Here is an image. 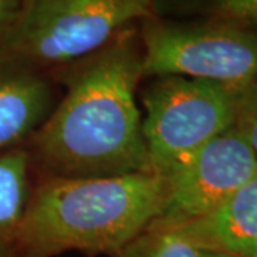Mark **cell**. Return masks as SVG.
<instances>
[{
	"label": "cell",
	"mask_w": 257,
	"mask_h": 257,
	"mask_svg": "<svg viewBox=\"0 0 257 257\" xmlns=\"http://www.w3.org/2000/svg\"><path fill=\"white\" fill-rule=\"evenodd\" d=\"M253 257H257V251H256V253H254V254H253Z\"/></svg>",
	"instance_id": "obj_15"
},
{
	"label": "cell",
	"mask_w": 257,
	"mask_h": 257,
	"mask_svg": "<svg viewBox=\"0 0 257 257\" xmlns=\"http://www.w3.org/2000/svg\"><path fill=\"white\" fill-rule=\"evenodd\" d=\"M0 257H15V256H12V254H0Z\"/></svg>",
	"instance_id": "obj_14"
},
{
	"label": "cell",
	"mask_w": 257,
	"mask_h": 257,
	"mask_svg": "<svg viewBox=\"0 0 257 257\" xmlns=\"http://www.w3.org/2000/svg\"><path fill=\"white\" fill-rule=\"evenodd\" d=\"M166 193V179L155 173L36 177L13 254L114 256L156 220Z\"/></svg>",
	"instance_id": "obj_2"
},
{
	"label": "cell",
	"mask_w": 257,
	"mask_h": 257,
	"mask_svg": "<svg viewBox=\"0 0 257 257\" xmlns=\"http://www.w3.org/2000/svg\"><path fill=\"white\" fill-rule=\"evenodd\" d=\"M143 80L183 76L240 86L257 80V32L211 19L139 25Z\"/></svg>",
	"instance_id": "obj_5"
},
{
	"label": "cell",
	"mask_w": 257,
	"mask_h": 257,
	"mask_svg": "<svg viewBox=\"0 0 257 257\" xmlns=\"http://www.w3.org/2000/svg\"><path fill=\"white\" fill-rule=\"evenodd\" d=\"M111 257H230L193 247L167 230L146 229Z\"/></svg>",
	"instance_id": "obj_11"
},
{
	"label": "cell",
	"mask_w": 257,
	"mask_h": 257,
	"mask_svg": "<svg viewBox=\"0 0 257 257\" xmlns=\"http://www.w3.org/2000/svg\"><path fill=\"white\" fill-rule=\"evenodd\" d=\"M36 180L28 147L0 155V254H13Z\"/></svg>",
	"instance_id": "obj_9"
},
{
	"label": "cell",
	"mask_w": 257,
	"mask_h": 257,
	"mask_svg": "<svg viewBox=\"0 0 257 257\" xmlns=\"http://www.w3.org/2000/svg\"><path fill=\"white\" fill-rule=\"evenodd\" d=\"M53 76L63 93L26 146L36 177L153 173L138 106L143 80L139 26Z\"/></svg>",
	"instance_id": "obj_1"
},
{
	"label": "cell",
	"mask_w": 257,
	"mask_h": 257,
	"mask_svg": "<svg viewBox=\"0 0 257 257\" xmlns=\"http://www.w3.org/2000/svg\"><path fill=\"white\" fill-rule=\"evenodd\" d=\"M256 170V155L234 128H229L165 177V206L147 229H172L209 213Z\"/></svg>",
	"instance_id": "obj_6"
},
{
	"label": "cell",
	"mask_w": 257,
	"mask_h": 257,
	"mask_svg": "<svg viewBox=\"0 0 257 257\" xmlns=\"http://www.w3.org/2000/svg\"><path fill=\"white\" fill-rule=\"evenodd\" d=\"M53 74L0 53V155L26 147L60 94Z\"/></svg>",
	"instance_id": "obj_7"
},
{
	"label": "cell",
	"mask_w": 257,
	"mask_h": 257,
	"mask_svg": "<svg viewBox=\"0 0 257 257\" xmlns=\"http://www.w3.org/2000/svg\"><path fill=\"white\" fill-rule=\"evenodd\" d=\"M162 10L193 19H211L257 32V0H157Z\"/></svg>",
	"instance_id": "obj_10"
},
{
	"label": "cell",
	"mask_w": 257,
	"mask_h": 257,
	"mask_svg": "<svg viewBox=\"0 0 257 257\" xmlns=\"http://www.w3.org/2000/svg\"><path fill=\"white\" fill-rule=\"evenodd\" d=\"M233 128L257 157V80L239 86Z\"/></svg>",
	"instance_id": "obj_12"
},
{
	"label": "cell",
	"mask_w": 257,
	"mask_h": 257,
	"mask_svg": "<svg viewBox=\"0 0 257 257\" xmlns=\"http://www.w3.org/2000/svg\"><path fill=\"white\" fill-rule=\"evenodd\" d=\"M237 90L239 86L183 76L152 77L139 90L152 172L167 177L211 139L233 127Z\"/></svg>",
	"instance_id": "obj_4"
},
{
	"label": "cell",
	"mask_w": 257,
	"mask_h": 257,
	"mask_svg": "<svg viewBox=\"0 0 257 257\" xmlns=\"http://www.w3.org/2000/svg\"><path fill=\"white\" fill-rule=\"evenodd\" d=\"M156 16L157 0H23L0 53L53 74Z\"/></svg>",
	"instance_id": "obj_3"
},
{
	"label": "cell",
	"mask_w": 257,
	"mask_h": 257,
	"mask_svg": "<svg viewBox=\"0 0 257 257\" xmlns=\"http://www.w3.org/2000/svg\"><path fill=\"white\" fill-rule=\"evenodd\" d=\"M22 3L23 0H0V40L8 33L15 19L18 18Z\"/></svg>",
	"instance_id": "obj_13"
},
{
	"label": "cell",
	"mask_w": 257,
	"mask_h": 257,
	"mask_svg": "<svg viewBox=\"0 0 257 257\" xmlns=\"http://www.w3.org/2000/svg\"><path fill=\"white\" fill-rule=\"evenodd\" d=\"M165 230L200 250L253 257L257 251V170L213 210Z\"/></svg>",
	"instance_id": "obj_8"
}]
</instances>
